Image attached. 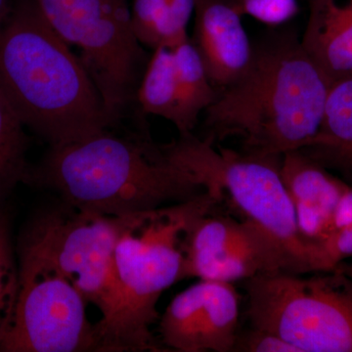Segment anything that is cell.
<instances>
[{
  "label": "cell",
  "mask_w": 352,
  "mask_h": 352,
  "mask_svg": "<svg viewBox=\"0 0 352 352\" xmlns=\"http://www.w3.org/2000/svg\"><path fill=\"white\" fill-rule=\"evenodd\" d=\"M331 82L296 34H271L254 44L245 75L206 110L205 139L239 138L243 152L258 156L302 149L320 129Z\"/></svg>",
  "instance_id": "obj_1"
},
{
  "label": "cell",
  "mask_w": 352,
  "mask_h": 352,
  "mask_svg": "<svg viewBox=\"0 0 352 352\" xmlns=\"http://www.w3.org/2000/svg\"><path fill=\"white\" fill-rule=\"evenodd\" d=\"M0 87L25 127L50 146L112 126L82 60L34 0H18L0 31Z\"/></svg>",
  "instance_id": "obj_2"
},
{
  "label": "cell",
  "mask_w": 352,
  "mask_h": 352,
  "mask_svg": "<svg viewBox=\"0 0 352 352\" xmlns=\"http://www.w3.org/2000/svg\"><path fill=\"white\" fill-rule=\"evenodd\" d=\"M27 183L52 190L64 203L110 217L149 212L206 191L161 146L107 131L50 146Z\"/></svg>",
  "instance_id": "obj_3"
},
{
  "label": "cell",
  "mask_w": 352,
  "mask_h": 352,
  "mask_svg": "<svg viewBox=\"0 0 352 352\" xmlns=\"http://www.w3.org/2000/svg\"><path fill=\"white\" fill-rule=\"evenodd\" d=\"M219 203L204 191L183 203L131 214L115 252L113 308L95 324L98 351H166L151 332L160 296L180 281L185 234Z\"/></svg>",
  "instance_id": "obj_4"
},
{
  "label": "cell",
  "mask_w": 352,
  "mask_h": 352,
  "mask_svg": "<svg viewBox=\"0 0 352 352\" xmlns=\"http://www.w3.org/2000/svg\"><path fill=\"white\" fill-rule=\"evenodd\" d=\"M161 149L206 191L227 200L243 219L261 227L283 245L305 274L325 272L320 248L298 231L295 207L280 171L282 157L235 151L193 133L179 135Z\"/></svg>",
  "instance_id": "obj_5"
},
{
  "label": "cell",
  "mask_w": 352,
  "mask_h": 352,
  "mask_svg": "<svg viewBox=\"0 0 352 352\" xmlns=\"http://www.w3.org/2000/svg\"><path fill=\"white\" fill-rule=\"evenodd\" d=\"M328 273L245 280L250 326L274 333L298 352H352V280L337 270Z\"/></svg>",
  "instance_id": "obj_6"
},
{
  "label": "cell",
  "mask_w": 352,
  "mask_h": 352,
  "mask_svg": "<svg viewBox=\"0 0 352 352\" xmlns=\"http://www.w3.org/2000/svg\"><path fill=\"white\" fill-rule=\"evenodd\" d=\"M43 17L69 44L96 85L111 124L122 117L144 60L132 29L127 0H34Z\"/></svg>",
  "instance_id": "obj_7"
},
{
  "label": "cell",
  "mask_w": 352,
  "mask_h": 352,
  "mask_svg": "<svg viewBox=\"0 0 352 352\" xmlns=\"http://www.w3.org/2000/svg\"><path fill=\"white\" fill-rule=\"evenodd\" d=\"M19 294L0 352L98 351L87 300L45 254L19 237Z\"/></svg>",
  "instance_id": "obj_8"
},
{
  "label": "cell",
  "mask_w": 352,
  "mask_h": 352,
  "mask_svg": "<svg viewBox=\"0 0 352 352\" xmlns=\"http://www.w3.org/2000/svg\"><path fill=\"white\" fill-rule=\"evenodd\" d=\"M131 214L110 217L62 201L34 215L21 232L105 318L116 293L115 252Z\"/></svg>",
  "instance_id": "obj_9"
},
{
  "label": "cell",
  "mask_w": 352,
  "mask_h": 352,
  "mask_svg": "<svg viewBox=\"0 0 352 352\" xmlns=\"http://www.w3.org/2000/svg\"><path fill=\"white\" fill-rule=\"evenodd\" d=\"M180 280L245 281L276 272L303 274L302 266L270 234L249 220L215 215L194 222L182 243Z\"/></svg>",
  "instance_id": "obj_10"
},
{
  "label": "cell",
  "mask_w": 352,
  "mask_h": 352,
  "mask_svg": "<svg viewBox=\"0 0 352 352\" xmlns=\"http://www.w3.org/2000/svg\"><path fill=\"white\" fill-rule=\"evenodd\" d=\"M239 320L240 296L233 284L200 280L168 305L160 338L170 351L231 352Z\"/></svg>",
  "instance_id": "obj_11"
},
{
  "label": "cell",
  "mask_w": 352,
  "mask_h": 352,
  "mask_svg": "<svg viewBox=\"0 0 352 352\" xmlns=\"http://www.w3.org/2000/svg\"><path fill=\"white\" fill-rule=\"evenodd\" d=\"M192 43L217 90L239 80L251 66L254 44L243 16L227 0H198Z\"/></svg>",
  "instance_id": "obj_12"
},
{
  "label": "cell",
  "mask_w": 352,
  "mask_h": 352,
  "mask_svg": "<svg viewBox=\"0 0 352 352\" xmlns=\"http://www.w3.org/2000/svg\"><path fill=\"white\" fill-rule=\"evenodd\" d=\"M303 48L331 80L352 74V0H309Z\"/></svg>",
  "instance_id": "obj_13"
},
{
  "label": "cell",
  "mask_w": 352,
  "mask_h": 352,
  "mask_svg": "<svg viewBox=\"0 0 352 352\" xmlns=\"http://www.w3.org/2000/svg\"><path fill=\"white\" fill-rule=\"evenodd\" d=\"M176 82H177L178 122L179 135L192 133L199 118L219 96L212 85L203 60L192 43L186 38L173 47Z\"/></svg>",
  "instance_id": "obj_14"
},
{
  "label": "cell",
  "mask_w": 352,
  "mask_h": 352,
  "mask_svg": "<svg viewBox=\"0 0 352 352\" xmlns=\"http://www.w3.org/2000/svg\"><path fill=\"white\" fill-rule=\"evenodd\" d=\"M198 0H133L131 8L134 34L141 45L156 50L175 47L188 38L187 27Z\"/></svg>",
  "instance_id": "obj_15"
},
{
  "label": "cell",
  "mask_w": 352,
  "mask_h": 352,
  "mask_svg": "<svg viewBox=\"0 0 352 352\" xmlns=\"http://www.w3.org/2000/svg\"><path fill=\"white\" fill-rule=\"evenodd\" d=\"M280 171L293 204L314 206L332 215L347 186L300 150L285 153Z\"/></svg>",
  "instance_id": "obj_16"
},
{
  "label": "cell",
  "mask_w": 352,
  "mask_h": 352,
  "mask_svg": "<svg viewBox=\"0 0 352 352\" xmlns=\"http://www.w3.org/2000/svg\"><path fill=\"white\" fill-rule=\"evenodd\" d=\"M136 96L143 113L163 118L176 126L179 99L173 47L161 46L153 50Z\"/></svg>",
  "instance_id": "obj_17"
},
{
  "label": "cell",
  "mask_w": 352,
  "mask_h": 352,
  "mask_svg": "<svg viewBox=\"0 0 352 352\" xmlns=\"http://www.w3.org/2000/svg\"><path fill=\"white\" fill-rule=\"evenodd\" d=\"M352 148V74L332 80L320 129L302 151L308 156Z\"/></svg>",
  "instance_id": "obj_18"
},
{
  "label": "cell",
  "mask_w": 352,
  "mask_h": 352,
  "mask_svg": "<svg viewBox=\"0 0 352 352\" xmlns=\"http://www.w3.org/2000/svg\"><path fill=\"white\" fill-rule=\"evenodd\" d=\"M27 150L25 126L0 87V206L19 183H27Z\"/></svg>",
  "instance_id": "obj_19"
},
{
  "label": "cell",
  "mask_w": 352,
  "mask_h": 352,
  "mask_svg": "<svg viewBox=\"0 0 352 352\" xmlns=\"http://www.w3.org/2000/svg\"><path fill=\"white\" fill-rule=\"evenodd\" d=\"M19 294V264L10 214L0 207V344L12 326Z\"/></svg>",
  "instance_id": "obj_20"
},
{
  "label": "cell",
  "mask_w": 352,
  "mask_h": 352,
  "mask_svg": "<svg viewBox=\"0 0 352 352\" xmlns=\"http://www.w3.org/2000/svg\"><path fill=\"white\" fill-rule=\"evenodd\" d=\"M243 16L268 25L285 24L300 12L298 0H227Z\"/></svg>",
  "instance_id": "obj_21"
},
{
  "label": "cell",
  "mask_w": 352,
  "mask_h": 352,
  "mask_svg": "<svg viewBox=\"0 0 352 352\" xmlns=\"http://www.w3.org/2000/svg\"><path fill=\"white\" fill-rule=\"evenodd\" d=\"M233 351L298 352L295 346L274 333L251 327L239 330Z\"/></svg>",
  "instance_id": "obj_22"
},
{
  "label": "cell",
  "mask_w": 352,
  "mask_h": 352,
  "mask_svg": "<svg viewBox=\"0 0 352 352\" xmlns=\"http://www.w3.org/2000/svg\"><path fill=\"white\" fill-rule=\"evenodd\" d=\"M319 248L326 272L332 271L344 259L352 258V224L332 231Z\"/></svg>",
  "instance_id": "obj_23"
},
{
  "label": "cell",
  "mask_w": 352,
  "mask_h": 352,
  "mask_svg": "<svg viewBox=\"0 0 352 352\" xmlns=\"http://www.w3.org/2000/svg\"><path fill=\"white\" fill-rule=\"evenodd\" d=\"M310 157L323 166H332L352 173V148L339 151L321 153Z\"/></svg>",
  "instance_id": "obj_24"
},
{
  "label": "cell",
  "mask_w": 352,
  "mask_h": 352,
  "mask_svg": "<svg viewBox=\"0 0 352 352\" xmlns=\"http://www.w3.org/2000/svg\"><path fill=\"white\" fill-rule=\"evenodd\" d=\"M15 0H0V31L10 18L15 7Z\"/></svg>",
  "instance_id": "obj_25"
},
{
  "label": "cell",
  "mask_w": 352,
  "mask_h": 352,
  "mask_svg": "<svg viewBox=\"0 0 352 352\" xmlns=\"http://www.w3.org/2000/svg\"><path fill=\"white\" fill-rule=\"evenodd\" d=\"M333 270L339 271V272L342 273V274L352 280V264L342 263L338 264Z\"/></svg>",
  "instance_id": "obj_26"
}]
</instances>
